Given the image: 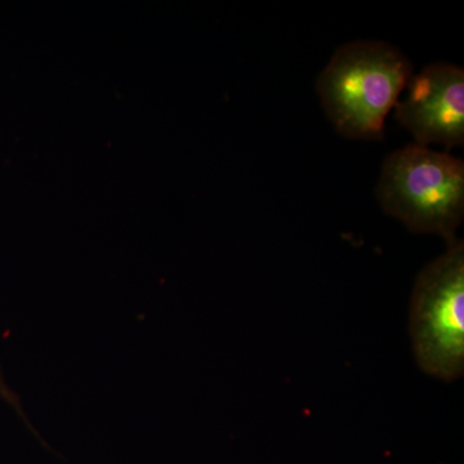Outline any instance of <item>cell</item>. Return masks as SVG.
I'll list each match as a JSON object with an SVG mask.
<instances>
[{"label":"cell","instance_id":"1","mask_svg":"<svg viewBox=\"0 0 464 464\" xmlns=\"http://www.w3.org/2000/svg\"><path fill=\"white\" fill-rule=\"evenodd\" d=\"M413 74L399 48L377 41L342 45L316 82L335 130L355 140H382L384 121Z\"/></svg>","mask_w":464,"mask_h":464},{"label":"cell","instance_id":"2","mask_svg":"<svg viewBox=\"0 0 464 464\" xmlns=\"http://www.w3.org/2000/svg\"><path fill=\"white\" fill-rule=\"evenodd\" d=\"M377 198L406 228L439 235L448 246L464 217L463 160L417 143L396 150L382 167Z\"/></svg>","mask_w":464,"mask_h":464},{"label":"cell","instance_id":"3","mask_svg":"<svg viewBox=\"0 0 464 464\" xmlns=\"http://www.w3.org/2000/svg\"><path fill=\"white\" fill-rule=\"evenodd\" d=\"M415 362L447 383L464 375V243L448 244L415 277L409 307Z\"/></svg>","mask_w":464,"mask_h":464},{"label":"cell","instance_id":"4","mask_svg":"<svg viewBox=\"0 0 464 464\" xmlns=\"http://www.w3.org/2000/svg\"><path fill=\"white\" fill-rule=\"evenodd\" d=\"M408 97L395 105L396 121L415 143H441L447 149L464 145V70L447 63L424 67L409 81Z\"/></svg>","mask_w":464,"mask_h":464},{"label":"cell","instance_id":"5","mask_svg":"<svg viewBox=\"0 0 464 464\" xmlns=\"http://www.w3.org/2000/svg\"><path fill=\"white\" fill-rule=\"evenodd\" d=\"M0 399L5 400L8 405H11L12 408L17 411V414L20 415L24 420H25L27 426L32 429L29 420H27L25 411H24L23 405H21L20 399H18L16 393L14 392V390L8 386L7 382L5 380V375L2 373V371H0Z\"/></svg>","mask_w":464,"mask_h":464}]
</instances>
